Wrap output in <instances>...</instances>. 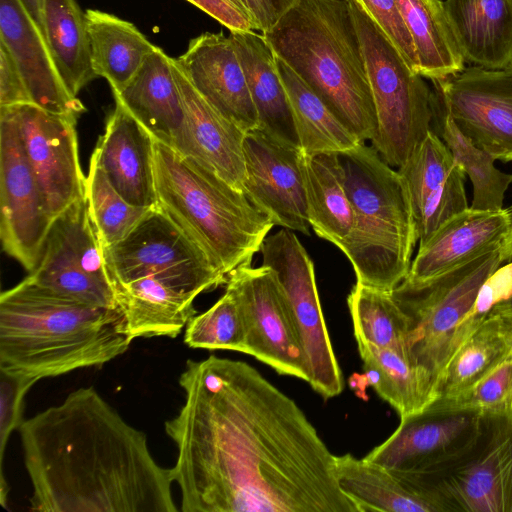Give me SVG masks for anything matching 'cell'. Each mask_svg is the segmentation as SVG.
Segmentation results:
<instances>
[{"label": "cell", "mask_w": 512, "mask_h": 512, "mask_svg": "<svg viewBox=\"0 0 512 512\" xmlns=\"http://www.w3.org/2000/svg\"><path fill=\"white\" fill-rule=\"evenodd\" d=\"M165 422L183 512H358L335 455L297 403L246 362L188 360Z\"/></svg>", "instance_id": "obj_1"}, {"label": "cell", "mask_w": 512, "mask_h": 512, "mask_svg": "<svg viewBox=\"0 0 512 512\" xmlns=\"http://www.w3.org/2000/svg\"><path fill=\"white\" fill-rule=\"evenodd\" d=\"M41 512H175L170 468L96 391L78 388L18 428Z\"/></svg>", "instance_id": "obj_2"}, {"label": "cell", "mask_w": 512, "mask_h": 512, "mask_svg": "<svg viewBox=\"0 0 512 512\" xmlns=\"http://www.w3.org/2000/svg\"><path fill=\"white\" fill-rule=\"evenodd\" d=\"M116 308L89 305L28 277L0 296V369L36 379L102 366L130 346Z\"/></svg>", "instance_id": "obj_3"}, {"label": "cell", "mask_w": 512, "mask_h": 512, "mask_svg": "<svg viewBox=\"0 0 512 512\" xmlns=\"http://www.w3.org/2000/svg\"><path fill=\"white\" fill-rule=\"evenodd\" d=\"M263 35L360 142L375 139L376 110L349 0H298Z\"/></svg>", "instance_id": "obj_4"}, {"label": "cell", "mask_w": 512, "mask_h": 512, "mask_svg": "<svg viewBox=\"0 0 512 512\" xmlns=\"http://www.w3.org/2000/svg\"><path fill=\"white\" fill-rule=\"evenodd\" d=\"M157 207L222 273L251 264L274 226L218 175L155 139Z\"/></svg>", "instance_id": "obj_5"}, {"label": "cell", "mask_w": 512, "mask_h": 512, "mask_svg": "<svg viewBox=\"0 0 512 512\" xmlns=\"http://www.w3.org/2000/svg\"><path fill=\"white\" fill-rule=\"evenodd\" d=\"M353 227L339 249L357 282L392 291L407 276L417 239L408 193L397 170L371 145L339 153Z\"/></svg>", "instance_id": "obj_6"}, {"label": "cell", "mask_w": 512, "mask_h": 512, "mask_svg": "<svg viewBox=\"0 0 512 512\" xmlns=\"http://www.w3.org/2000/svg\"><path fill=\"white\" fill-rule=\"evenodd\" d=\"M502 246L422 281L404 279L392 297L408 319L407 350L434 381L485 319L473 314L484 282L503 262Z\"/></svg>", "instance_id": "obj_7"}, {"label": "cell", "mask_w": 512, "mask_h": 512, "mask_svg": "<svg viewBox=\"0 0 512 512\" xmlns=\"http://www.w3.org/2000/svg\"><path fill=\"white\" fill-rule=\"evenodd\" d=\"M349 2L377 116L371 145L388 165L399 168L432 130L435 93L364 9Z\"/></svg>", "instance_id": "obj_8"}, {"label": "cell", "mask_w": 512, "mask_h": 512, "mask_svg": "<svg viewBox=\"0 0 512 512\" xmlns=\"http://www.w3.org/2000/svg\"><path fill=\"white\" fill-rule=\"evenodd\" d=\"M487 415L478 440L458 458L399 472L441 512H512V415Z\"/></svg>", "instance_id": "obj_9"}, {"label": "cell", "mask_w": 512, "mask_h": 512, "mask_svg": "<svg viewBox=\"0 0 512 512\" xmlns=\"http://www.w3.org/2000/svg\"><path fill=\"white\" fill-rule=\"evenodd\" d=\"M112 288L156 276L199 294L226 284L227 275L157 206L118 243L103 248Z\"/></svg>", "instance_id": "obj_10"}, {"label": "cell", "mask_w": 512, "mask_h": 512, "mask_svg": "<svg viewBox=\"0 0 512 512\" xmlns=\"http://www.w3.org/2000/svg\"><path fill=\"white\" fill-rule=\"evenodd\" d=\"M281 287L303 344L310 386L323 398L339 395L344 388L341 368L334 353L318 295L315 269L294 231L282 228L268 235L259 251Z\"/></svg>", "instance_id": "obj_11"}, {"label": "cell", "mask_w": 512, "mask_h": 512, "mask_svg": "<svg viewBox=\"0 0 512 512\" xmlns=\"http://www.w3.org/2000/svg\"><path fill=\"white\" fill-rule=\"evenodd\" d=\"M27 277L62 296L117 309L103 247L85 198L54 220L39 263Z\"/></svg>", "instance_id": "obj_12"}, {"label": "cell", "mask_w": 512, "mask_h": 512, "mask_svg": "<svg viewBox=\"0 0 512 512\" xmlns=\"http://www.w3.org/2000/svg\"><path fill=\"white\" fill-rule=\"evenodd\" d=\"M247 330L246 354L281 375L309 381V367L289 303L266 266L243 265L227 275Z\"/></svg>", "instance_id": "obj_13"}, {"label": "cell", "mask_w": 512, "mask_h": 512, "mask_svg": "<svg viewBox=\"0 0 512 512\" xmlns=\"http://www.w3.org/2000/svg\"><path fill=\"white\" fill-rule=\"evenodd\" d=\"M488 415L432 402L400 418L399 426L364 458L390 470L421 473L453 461L480 437Z\"/></svg>", "instance_id": "obj_14"}, {"label": "cell", "mask_w": 512, "mask_h": 512, "mask_svg": "<svg viewBox=\"0 0 512 512\" xmlns=\"http://www.w3.org/2000/svg\"><path fill=\"white\" fill-rule=\"evenodd\" d=\"M0 208L3 249L30 273L39 263L54 220L6 107H0Z\"/></svg>", "instance_id": "obj_15"}, {"label": "cell", "mask_w": 512, "mask_h": 512, "mask_svg": "<svg viewBox=\"0 0 512 512\" xmlns=\"http://www.w3.org/2000/svg\"><path fill=\"white\" fill-rule=\"evenodd\" d=\"M433 83L463 135L496 160H512V63L502 68L472 65Z\"/></svg>", "instance_id": "obj_16"}, {"label": "cell", "mask_w": 512, "mask_h": 512, "mask_svg": "<svg viewBox=\"0 0 512 512\" xmlns=\"http://www.w3.org/2000/svg\"><path fill=\"white\" fill-rule=\"evenodd\" d=\"M39 185L46 210L55 220L85 197L86 177L78 152L77 118L33 104L7 106Z\"/></svg>", "instance_id": "obj_17"}, {"label": "cell", "mask_w": 512, "mask_h": 512, "mask_svg": "<svg viewBox=\"0 0 512 512\" xmlns=\"http://www.w3.org/2000/svg\"><path fill=\"white\" fill-rule=\"evenodd\" d=\"M299 147L257 128L244 138L243 193L274 225L310 235Z\"/></svg>", "instance_id": "obj_18"}, {"label": "cell", "mask_w": 512, "mask_h": 512, "mask_svg": "<svg viewBox=\"0 0 512 512\" xmlns=\"http://www.w3.org/2000/svg\"><path fill=\"white\" fill-rule=\"evenodd\" d=\"M397 171L408 193L419 246L468 208L466 174L433 130Z\"/></svg>", "instance_id": "obj_19"}, {"label": "cell", "mask_w": 512, "mask_h": 512, "mask_svg": "<svg viewBox=\"0 0 512 512\" xmlns=\"http://www.w3.org/2000/svg\"><path fill=\"white\" fill-rule=\"evenodd\" d=\"M185 120L171 147L243 192L245 132L220 114L194 88L172 58Z\"/></svg>", "instance_id": "obj_20"}, {"label": "cell", "mask_w": 512, "mask_h": 512, "mask_svg": "<svg viewBox=\"0 0 512 512\" xmlns=\"http://www.w3.org/2000/svg\"><path fill=\"white\" fill-rule=\"evenodd\" d=\"M176 64L220 114L245 133L257 129L259 120L245 74L230 37L203 33L190 40Z\"/></svg>", "instance_id": "obj_21"}, {"label": "cell", "mask_w": 512, "mask_h": 512, "mask_svg": "<svg viewBox=\"0 0 512 512\" xmlns=\"http://www.w3.org/2000/svg\"><path fill=\"white\" fill-rule=\"evenodd\" d=\"M0 41L11 52L33 104L77 119L86 111L65 85L42 30L21 0H0Z\"/></svg>", "instance_id": "obj_22"}, {"label": "cell", "mask_w": 512, "mask_h": 512, "mask_svg": "<svg viewBox=\"0 0 512 512\" xmlns=\"http://www.w3.org/2000/svg\"><path fill=\"white\" fill-rule=\"evenodd\" d=\"M155 138L117 100L92 153L112 186L129 203L155 207Z\"/></svg>", "instance_id": "obj_23"}, {"label": "cell", "mask_w": 512, "mask_h": 512, "mask_svg": "<svg viewBox=\"0 0 512 512\" xmlns=\"http://www.w3.org/2000/svg\"><path fill=\"white\" fill-rule=\"evenodd\" d=\"M511 223L510 209L489 211L468 207L447 220L419 246L405 279L426 280L502 246Z\"/></svg>", "instance_id": "obj_24"}, {"label": "cell", "mask_w": 512, "mask_h": 512, "mask_svg": "<svg viewBox=\"0 0 512 512\" xmlns=\"http://www.w3.org/2000/svg\"><path fill=\"white\" fill-rule=\"evenodd\" d=\"M124 333L136 338L177 337L196 315V295L156 276L143 277L113 287Z\"/></svg>", "instance_id": "obj_25"}, {"label": "cell", "mask_w": 512, "mask_h": 512, "mask_svg": "<svg viewBox=\"0 0 512 512\" xmlns=\"http://www.w3.org/2000/svg\"><path fill=\"white\" fill-rule=\"evenodd\" d=\"M113 95L156 140L172 145L185 110L172 58L161 48L156 46L128 84Z\"/></svg>", "instance_id": "obj_26"}, {"label": "cell", "mask_w": 512, "mask_h": 512, "mask_svg": "<svg viewBox=\"0 0 512 512\" xmlns=\"http://www.w3.org/2000/svg\"><path fill=\"white\" fill-rule=\"evenodd\" d=\"M230 31L249 92L257 111L259 129L299 147L289 98L279 75L276 56L263 34Z\"/></svg>", "instance_id": "obj_27"}, {"label": "cell", "mask_w": 512, "mask_h": 512, "mask_svg": "<svg viewBox=\"0 0 512 512\" xmlns=\"http://www.w3.org/2000/svg\"><path fill=\"white\" fill-rule=\"evenodd\" d=\"M465 61L486 68L512 63V0H445Z\"/></svg>", "instance_id": "obj_28"}, {"label": "cell", "mask_w": 512, "mask_h": 512, "mask_svg": "<svg viewBox=\"0 0 512 512\" xmlns=\"http://www.w3.org/2000/svg\"><path fill=\"white\" fill-rule=\"evenodd\" d=\"M335 476L358 512H440L401 474L364 457L335 455Z\"/></svg>", "instance_id": "obj_29"}, {"label": "cell", "mask_w": 512, "mask_h": 512, "mask_svg": "<svg viewBox=\"0 0 512 512\" xmlns=\"http://www.w3.org/2000/svg\"><path fill=\"white\" fill-rule=\"evenodd\" d=\"M300 164L310 226L318 237L339 248L354 222L339 153L301 151Z\"/></svg>", "instance_id": "obj_30"}, {"label": "cell", "mask_w": 512, "mask_h": 512, "mask_svg": "<svg viewBox=\"0 0 512 512\" xmlns=\"http://www.w3.org/2000/svg\"><path fill=\"white\" fill-rule=\"evenodd\" d=\"M356 342L368 384L400 418L423 410L435 400L434 381L407 350Z\"/></svg>", "instance_id": "obj_31"}, {"label": "cell", "mask_w": 512, "mask_h": 512, "mask_svg": "<svg viewBox=\"0 0 512 512\" xmlns=\"http://www.w3.org/2000/svg\"><path fill=\"white\" fill-rule=\"evenodd\" d=\"M92 68L119 93L155 49L131 22L96 9L85 11Z\"/></svg>", "instance_id": "obj_32"}, {"label": "cell", "mask_w": 512, "mask_h": 512, "mask_svg": "<svg viewBox=\"0 0 512 512\" xmlns=\"http://www.w3.org/2000/svg\"><path fill=\"white\" fill-rule=\"evenodd\" d=\"M412 38L417 72L432 81L465 68V58L448 19L443 0H396Z\"/></svg>", "instance_id": "obj_33"}, {"label": "cell", "mask_w": 512, "mask_h": 512, "mask_svg": "<svg viewBox=\"0 0 512 512\" xmlns=\"http://www.w3.org/2000/svg\"><path fill=\"white\" fill-rule=\"evenodd\" d=\"M512 355V318L490 313L463 342L444 368L436 399L465 392Z\"/></svg>", "instance_id": "obj_34"}, {"label": "cell", "mask_w": 512, "mask_h": 512, "mask_svg": "<svg viewBox=\"0 0 512 512\" xmlns=\"http://www.w3.org/2000/svg\"><path fill=\"white\" fill-rule=\"evenodd\" d=\"M276 64L289 98L299 149L303 153H342L361 143L291 68L277 57Z\"/></svg>", "instance_id": "obj_35"}, {"label": "cell", "mask_w": 512, "mask_h": 512, "mask_svg": "<svg viewBox=\"0 0 512 512\" xmlns=\"http://www.w3.org/2000/svg\"><path fill=\"white\" fill-rule=\"evenodd\" d=\"M44 34L58 71L74 96L97 76L85 12L76 0L43 1Z\"/></svg>", "instance_id": "obj_36"}, {"label": "cell", "mask_w": 512, "mask_h": 512, "mask_svg": "<svg viewBox=\"0 0 512 512\" xmlns=\"http://www.w3.org/2000/svg\"><path fill=\"white\" fill-rule=\"evenodd\" d=\"M432 130L445 143L456 163L469 176L473 185L471 208L489 211L503 209L504 195L512 182V175L498 170L494 166L495 157L475 146L461 133L436 93Z\"/></svg>", "instance_id": "obj_37"}, {"label": "cell", "mask_w": 512, "mask_h": 512, "mask_svg": "<svg viewBox=\"0 0 512 512\" xmlns=\"http://www.w3.org/2000/svg\"><path fill=\"white\" fill-rule=\"evenodd\" d=\"M347 304L356 341L407 350L409 322L391 291L356 281L347 297Z\"/></svg>", "instance_id": "obj_38"}, {"label": "cell", "mask_w": 512, "mask_h": 512, "mask_svg": "<svg viewBox=\"0 0 512 512\" xmlns=\"http://www.w3.org/2000/svg\"><path fill=\"white\" fill-rule=\"evenodd\" d=\"M85 198L103 248L124 239L153 207L136 206L112 186L91 155Z\"/></svg>", "instance_id": "obj_39"}, {"label": "cell", "mask_w": 512, "mask_h": 512, "mask_svg": "<svg viewBox=\"0 0 512 512\" xmlns=\"http://www.w3.org/2000/svg\"><path fill=\"white\" fill-rule=\"evenodd\" d=\"M184 342L191 348L246 354V324L235 297L225 290L208 310L193 316L185 327Z\"/></svg>", "instance_id": "obj_40"}, {"label": "cell", "mask_w": 512, "mask_h": 512, "mask_svg": "<svg viewBox=\"0 0 512 512\" xmlns=\"http://www.w3.org/2000/svg\"><path fill=\"white\" fill-rule=\"evenodd\" d=\"M433 402L491 415H512V355L465 392Z\"/></svg>", "instance_id": "obj_41"}, {"label": "cell", "mask_w": 512, "mask_h": 512, "mask_svg": "<svg viewBox=\"0 0 512 512\" xmlns=\"http://www.w3.org/2000/svg\"><path fill=\"white\" fill-rule=\"evenodd\" d=\"M36 379L0 369V503L7 508L8 484L3 473V458L11 433L22 420L24 396Z\"/></svg>", "instance_id": "obj_42"}, {"label": "cell", "mask_w": 512, "mask_h": 512, "mask_svg": "<svg viewBox=\"0 0 512 512\" xmlns=\"http://www.w3.org/2000/svg\"><path fill=\"white\" fill-rule=\"evenodd\" d=\"M398 49L416 72L417 58L412 38L400 14L396 0H355Z\"/></svg>", "instance_id": "obj_43"}, {"label": "cell", "mask_w": 512, "mask_h": 512, "mask_svg": "<svg viewBox=\"0 0 512 512\" xmlns=\"http://www.w3.org/2000/svg\"><path fill=\"white\" fill-rule=\"evenodd\" d=\"M32 103L22 74L7 46L0 41V107Z\"/></svg>", "instance_id": "obj_44"}, {"label": "cell", "mask_w": 512, "mask_h": 512, "mask_svg": "<svg viewBox=\"0 0 512 512\" xmlns=\"http://www.w3.org/2000/svg\"><path fill=\"white\" fill-rule=\"evenodd\" d=\"M298 0H240L255 30L263 33L274 27Z\"/></svg>", "instance_id": "obj_45"}, {"label": "cell", "mask_w": 512, "mask_h": 512, "mask_svg": "<svg viewBox=\"0 0 512 512\" xmlns=\"http://www.w3.org/2000/svg\"><path fill=\"white\" fill-rule=\"evenodd\" d=\"M230 31L255 30L251 19L225 0H187Z\"/></svg>", "instance_id": "obj_46"}, {"label": "cell", "mask_w": 512, "mask_h": 512, "mask_svg": "<svg viewBox=\"0 0 512 512\" xmlns=\"http://www.w3.org/2000/svg\"><path fill=\"white\" fill-rule=\"evenodd\" d=\"M27 11L40 27L44 34V22H43V1L44 0H21ZM45 36V34H44Z\"/></svg>", "instance_id": "obj_47"}, {"label": "cell", "mask_w": 512, "mask_h": 512, "mask_svg": "<svg viewBox=\"0 0 512 512\" xmlns=\"http://www.w3.org/2000/svg\"><path fill=\"white\" fill-rule=\"evenodd\" d=\"M490 313L512 318V295L508 299L496 304Z\"/></svg>", "instance_id": "obj_48"}, {"label": "cell", "mask_w": 512, "mask_h": 512, "mask_svg": "<svg viewBox=\"0 0 512 512\" xmlns=\"http://www.w3.org/2000/svg\"><path fill=\"white\" fill-rule=\"evenodd\" d=\"M512 219V208L510 209ZM502 256L504 261H512V223L510 232L502 245Z\"/></svg>", "instance_id": "obj_49"}, {"label": "cell", "mask_w": 512, "mask_h": 512, "mask_svg": "<svg viewBox=\"0 0 512 512\" xmlns=\"http://www.w3.org/2000/svg\"><path fill=\"white\" fill-rule=\"evenodd\" d=\"M227 1L228 3H230L231 5L235 6L236 8H238L239 10H241L243 13L246 14L245 10H244V7L243 5L241 4L240 0H225ZM247 15V14H246ZM248 16V15H247Z\"/></svg>", "instance_id": "obj_50"}]
</instances>
